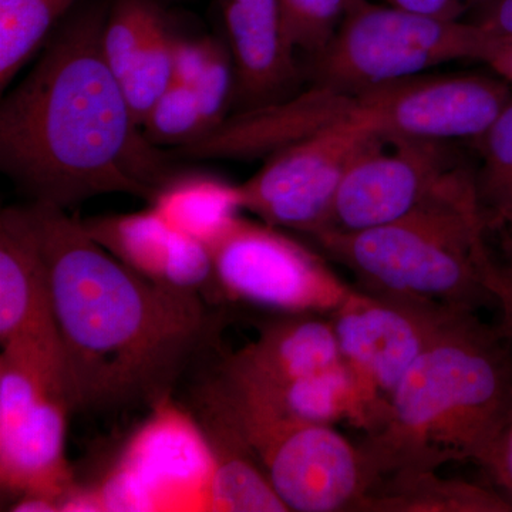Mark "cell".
<instances>
[{
  "label": "cell",
  "mask_w": 512,
  "mask_h": 512,
  "mask_svg": "<svg viewBox=\"0 0 512 512\" xmlns=\"http://www.w3.org/2000/svg\"><path fill=\"white\" fill-rule=\"evenodd\" d=\"M30 208L73 409L153 406L168 396L217 336L211 303L136 274L64 208L39 202Z\"/></svg>",
  "instance_id": "obj_1"
},
{
  "label": "cell",
  "mask_w": 512,
  "mask_h": 512,
  "mask_svg": "<svg viewBox=\"0 0 512 512\" xmlns=\"http://www.w3.org/2000/svg\"><path fill=\"white\" fill-rule=\"evenodd\" d=\"M106 16L99 5L77 13L0 106V167L33 202L66 208L111 192L150 201L174 175L104 59Z\"/></svg>",
  "instance_id": "obj_2"
},
{
  "label": "cell",
  "mask_w": 512,
  "mask_h": 512,
  "mask_svg": "<svg viewBox=\"0 0 512 512\" xmlns=\"http://www.w3.org/2000/svg\"><path fill=\"white\" fill-rule=\"evenodd\" d=\"M511 400L512 340L466 313L417 359L360 444L377 481L403 468H485Z\"/></svg>",
  "instance_id": "obj_3"
},
{
  "label": "cell",
  "mask_w": 512,
  "mask_h": 512,
  "mask_svg": "<svg viewBox=\"0 0 512 512\" xmlns=\"http://www.w3.org/2000/svg\"><path fill=\"white\" fill-rule=\"evenodd\" d=\"M480 194L426 205L389 224L309 237L330 261L348 269L356 288L477 313L494 302V258Z\"/></svg>",
  "instance_id": "obj_4"
},
{
  "label": "cell",
  "mask_w": 512,
  "mask_h": 512,
  "mask_svg": "<svg viewBox=\"0 0 512 512\" xmlns=\"http://www.w3.org/2000/svg\"><path fill=\"white\" fill-rule=\"evenodd\" d=\"M198 402L220 414L293 512H359L377 476L360 443L333 426L292 419L266 394L221 372Z\"/></svg>",
  "instance_id": "obj_5"
},
{
  "label": "cell",
  "mask_w": 512,
  "mask_h": 512,
  "mask_svg": "<svg viewBox=\"0 0 512 512\" xmlns=\"http://www.w3.org/2000/svg\"><path fill=\"white\" fill-rule=\"evenodd\" d=\"M491 30L370 0L356 3L328 46L313 57L315 86L353 94L419 76L441 66L480 63Z\"/></svg>",
  "instance_id": "obj_6"
},
{
  "label": "cell",
  "mask_w": 512,
  "mask_h": 512,
  "mask_svg": "<svg viewBox=\"0 0 512 512\" xmlns=\"http://www.w3.org/2000/svg\"><path fill=\"white\" fill-rule=\"evenodd\" d=\"M70 410L59 349L35 342L2 345L0 487L9 504L29 493L60 500L76 483L66 457Z\"/></svg>",
  "instance_id": "obj_7"
},
{
  "label": "cell",
  "mask_w": 512,
  "mask_h": 512,
  "mask_svg": "<svg viewBox=\"0 0 512 512\" xmlns=\"http://www.w3.org/2000/svg\"><path fill=\"white\" fill-rule=\"evenodd\" d=\"M214 471V448L200 420L168 394L92 485L103 512L208 511Z\"/></svg>",
  "instance_id": "obj_8"
},
{
  "label": "cell",
  "mask_w": 512,
  "mask_h": 512,
  "mask_svg": "<svg viewBox=\"0 0 512 512\" xmlns=\"http://www.w3.org/2000/svg\"><path fill=\"white\" fill-rule=\"evenodd\" d=\"M211 251L220 303L272 315H330L353 289L322 252L262 221L239 218Z\"/></svg>",
  "instance_id": "obj_9"
},
{
  "label": "cell",
  "mask_w": 512,
  "mask_h": 512,
  "mask_svg": "<svg viewBox=\"0 0 512 512\" xmlns=\"http://www.w3.org/2000/svg\"><path fill=\"white\" fill-rule=\"evenodd\" d=\"M377 136L352 103L348 114L274 151L239 184L242 208L272 227L318 234L329 227L350 165Z\"/></svg>",
  "instance_id": "obj_10"
},
{
  "label": "cell",
  "mask_w": 512,
  "mask_h": 512,
  "mask_svg": "<svg viewBox=\"0 0 512 512\" xmlns=\"http://www.w3.org/2000/svg\"><path fill=\"white\" fill-rule=\"evenodd\" d=\"M448 144L377 136L350 165L326 229L379 227L433 202L478 192L477 175Z\"/></svg>",
  "instance_id": "obj_11"
},
{
  "label": "cell",
  "mask_w": 512,
  "mask_h": 512,
  "mask_svg": "<svg viewBox=\"0 0 512 512\" xmlns=\"http://www.w3.org/2000/svg\"><path fill=\"white\" fill-rule=\"evenodd\" d=\"M466 313L471 312L379 295L353 285L330 316L343 362L355 376L365 403V434L380 426L394 390L417 359Z\"/></svg>",
  "instance_id": "obj_12"
},
{
  "label": "cell",
  "mask_w": 512,
  "mask_h": 512,
  "mask_svg": "<svg viewBox=\"0 0 512 512\" xmlns=\"http://www.w3.org/2000/svg\"><path fill=\"white\" fill-rule=\"evenodd\" d=\"M511 99L497 76L424 73L353 94L352 103L380 136L477 143Z\"/></svg>",
  "instance_id": "obj_13"
},
{
  "label": "cell",
  "mask_w": 512,
  "mask_h": 512,
  "mask_svg": "<svg viewBox=\"0 0 512 512\" xmlns=\"http://www.w3.org/2000/svg\"><path fill=\"white\" fill-rule=\"evenodd\" d=\"M83 225L94 241L147 281L220 303L211 249L170 227L153 208L89 218Z\"/></svg>",
  "instance_id": "obj_14"
},
{
  "label": "cell",
  "mask_w": 512,
  "mask_h": 512,
  "mask_svg": "<svg viewBox=\"0 0 512 512\" xmlns=\"http://www.w3.org/2000/svg\"><path fill=\"white\" fill-rule=\"evenodd\" d=\"M12 342L60 350L49 271L30 205L0 214V345Z\"/></svg>",
  "instance_id": "obj_15"
},
{
  "label": "cell",
  "mask_w": 512,
  "mask_h": 512,
  "mask_svg": "<svg viewBox=\"0 0 512 512\" xmlns=\"http://www.w3.org/2000/svg\"><path fill=\"white\" fill-rule=\"evenodd\" d=\"M237 73V99L248 109L278 103L299 76L278 0H218Z\"/></svg>",
  "instance_id": "obj_16"
},
{
  "label": "cell",
  "mask_w": 512,
  "mask_h": 512,
  "mask_svg": "<svg viewBox=\"0 0 512 512\" xmlns=\"http://www.w3.org/2000/svg\"><path fill=\"white\" fill-rule=\"evenodd\" d=\"M259 325L258 339L228 357L222 372L275 389L343 363L330 315H272Z\"/></svg>",
  "instance_id": "obj_17"
},
{
  "label": "cell",
  "mask_w": 512,
  "mask_h": 512,
  "mask_svg": "<svg viewBox=\"0 0 512 512\" xmlns=\"http://www.w3.org/2000/svg\"><path fill=\"white\" fill-rule=\"evenodd\" d=\"M359 512H512V503L497 488L403 468L380 478Z\"/></svg>",
  "instance_id": "obj_18"
},
{
  "label": "cell",
  "mask_w": 512,
  "mask_h": 512,
  "mask_svg": "<svg viewBox=\"0 0 512 512\" xmlns=\"http://www.w3.org/2000/svg\"><path fill=\"white\" fill-rule=\"evenodd\" d=\"M150 207L170 227L212 249L237 224L244 211L241 187L210 174L168 178Z\"/></svg>",
  "instance_id": "obj_19"
},
{
  "label": "cell",
  "mask_w": 512,
  "mask_h": 512,
  "mask_svg": "<svg viewBox=\"0 0 512 512\" xmlns=\"http://www.w3.org/2000/svg\"><path fill=\"white\" fill-rule=\"evenodd\" d=\"M197 419L215 453L208 511L289 512L237 431L207 407H200Z\"/></svg>",
  "instance_id": "obj_20"
},
{
  "label": "cell",
  "mask_w": 512,
  "mask_h": 512,
  "mask_svg": "<svg viewBox=\"0 0 512 512\" xmlns=\"http://www.w3.org/2000/svg\"><path fill=\"white\" fill-rule=\"evenodd\" d=\"M242 383L249 384L266 394L282 412L291 416L292 419L333 427L340 421H346L356 429L362 431L366 429L365 403H363L355 376L345 362L315 375L293 380L275 389L255 386L247 382Z\"/></svg>",
  "instance_id": "obj_21"
},
{
  "label": "cell",
  "mask_w": 512,
  "mask_h": 512,
  "mask_svg": "<svg viewBox=\"0 0 512 512\" xmlns=\"http://www.w3.org/2000/svg\"><path fill=\"white\" fill-rule=\"evenodd\" d=\"M79 0H0V89L49 42Z\"/></svg>",
  "instance_id": "obj_22"
},
{
  "label": "cell",
  "mask_w": 512,
  "mask_h": 512,
  "mask_svg": "<svg viewBox=\"0 0 512 512\" xmlns=\"http://www.w3.org/2000/svg\"><path fill=\"white\" fill-rule=\"evenodd\" d=\"M164 25L165 18L154 0H116L107 10L101 50L119 82Z\"/></svg>",
  "instance_id": "obj_23"
},
{
  "label": "cell",
  "mask_w": 512,
  "mask_h": 512,
  "mask_svg": "<svg viewBox=\"0 0 512 512\" xmlns=\"http://www.w3.org/2000/svg\"><path fill=\"white\" fill-rule=\"evenodd\" d=\"M477 144L483 157L478 194L488 225L498 227L512 214V99Z\"/></svg>",
  "instance_id": "obj_24"
},
{
  "label": "cell",
  "mask_w": 512,
  "mask_h": 512,
  "mask_svg": "<svg viewBox=\"0 0 512 512\" xmlns=\"http://www.w3.org/2000/svg\"><path fill=\"white\" fill-rule=\"evenodd\" d=\"M141 128L156 147H188L208 133L197 94L191 87L175 82L148 111Z\"/></svg>",
  "instance_id": "obj_25"
},
{
  "label": "cell",
  "mask_w": 512,
  "mask_h": 512,
  "mask_svg": "<svg viewBox=\"0 0 512 512\" xmlns=\"http://www.w3.org/2000/svg\"><path fill=\"white\" fill-rule=\"evenodd\" d=\"M174 39V33L165 23L120 82L140 126L154 103L174 83Z\"/></svg>",
  "instance_id": "obj_26"
},
{
  "label": "cell",
  "mask_w": 512,
  "mask_h": 512,
  "mask_svg": "<svg viewBox=\"0 0 512 512\" xmlns=\"http://www.w3.org/2000/svg\"><path fill=\"white\" fill-rule=\"evenodd\" d=\"M285 35L293 49L319 55L360 0H278Z\"/></svg>",
  "instance_id": "obj_27"
},
{
  "label": "cell",
  "mask_w": 512,
  "mask_h": 512,
  "mask_svg": "<svg viewBox=\"0 0 512 512\" xmlns=\"http://www.w3.org/2000/svg\"><path fill=\"white\" fill-rule=\"evenodd\" d=\"M191 89L197 94L208 136L227 120L229 106L237 96V73L227 47L217 42L210 62Z\"/></svg>",
  "instance_id": "obj_28"
},
{
  "label": "cell",
  "mask_w": 512,
  "mask_h": 512,
  "mask_svg": "<svg viewBox=\"0 0 512 512\" xmlns=\"http://www.w3.org/2000/svg\"><path fill=\"white\" fill-rule=\"evenodd\" d=\"M505 229V256L503 262L495 261L490 289L500 318L495 328L505 338L512 340V214L500 222Z\"/></svg>",
  "instance_id": "obj_29"
},
{
  "label": "cell",
  "mask_w": 512,
  "mask_h": 512,
  "mask_svg": "<svg viewBox=\"0 0 512 512\" xmlns=\"http://www.w3.org/2000/svg\"><path fill=\"white\" fill-rule=\"evenodd\" d=\"M217 45L210 37H180L175 35L173 69L174 82L184 86L194 87L200 79L202 72L210 62L214 47Z\"/></svg>",
  "instance_id": "obj_30"
},
{
  "label": "cell",
  "mask_w": 512,
  "mask_h": 512,
  "mask_svg": "<svg viewBox=\"0 0 512 512\" xmlns=\"http://www.w3.org/2000/svg\"><path fill=\"white\" fill-rule=\"evenodd\" d=\"M484 470L494 481L497 490L512 503V400L503 429L498 434L490 461Z\"/></svg>",
  "instance_id": "obj_31"
},
{
  "label": "cell",
  "mask_w": 512,
  "mask_h": 512,
  "mask_svg": "<svg viewBox=\"0 0 512 512\" xmlns=\"http://www.w3.org/2000/svg\"><path fill=\"white\" fill-rule=\"evenodd\" d=\"M476 2L478 0H384L397 8L441 19H461Z\"/></svg>",
  "instance_id": "obj_32"
},
{
  "label": "cell",
  "mask_w": 512,
  "mask_h": 512,
  "mask_svg": "<svg viewBox=\"0 0 512 512\" xmlns=\"http://www.w3.org/2000/svg\"><path fill=\"white\" fill-rule=\"evenodd\" d=\"M480 63L485 64L488 69L493 70L495 76L512 87V36L491 30Z\"/></svg>",
  "instance_id": "obj_33"
},
{
  "label": "cell",
  "mask_w": 512,
  "mask_h": 512,
  "mask_svg": "<svg viewBox=\"0 0 512 512\" xmlns=\"http://www.w3.org/2000/svg\"><path fill=\"white\" fill-rule=\"evenodd\" d=\"M476 22L501 35L512 36V0H481Z\"/></svg>",
  "instance_id": "obj_34"
},
{
  "label": "cell",
  "mask_w": 512,
  "mask_h": 512,
  "mask_svg": "<svg viewBox=\"0 0 512 512\" xmlns=\"http://www.w3.org/2000/svg\"><path fill=\"white\" fill-rule=\"evenodd\" d=\"M8 507L12 512H60L57 498L40 493L20 495Z\"/></svg>",
  "instance_id": "obj_35"
}]
</instances>
